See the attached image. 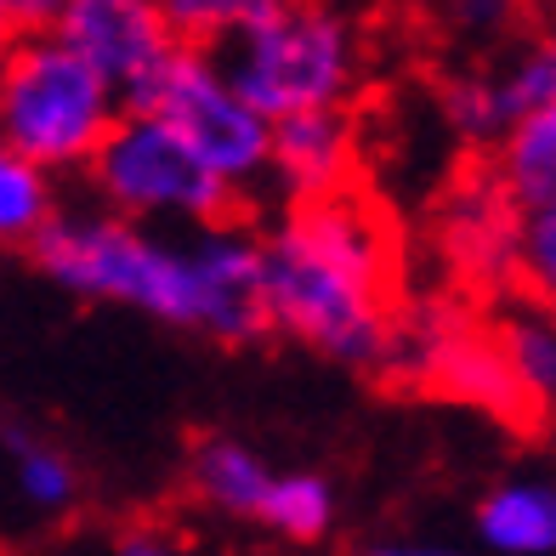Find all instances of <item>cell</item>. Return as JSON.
I'll use <instances>...</instances> for the list:
<instances>
[{
	"label": "cell",
	"instance_id": "cell-1",
	"mask_svg": "<svg viewBox=\"0 0 556 556\" xmlns=\"http://www.w3.org/2000/svg\"><path fill=\"white\" fill-rule=\"evenodd\" d=\"M35 267L74 301L125 307L165 324V330L211 341H256L267 330L262 295V244L233 222L193 227L170 239L148 222L114 216L91 199L80 211H52L29 244Z\"/></svg>",
	"mask_w": 556,
	"mask_h": 556
},
{
	"label": "cell",
	"instance_id": "cell-2",
	"mask_svg": "<svg viewBox=\"0 0 556 556\" xmlns=\"http://www.w3.org/2000/svg\"><path fill=\"white\" fill-rule=\"evenodd\" d=\"M262 244L267 330L346 369H381L397 318V239L364 193L290 199Z\"/></svg>",
	"mask_w": 556,
	"mask_h": 556
},
{
	"label": "cell",
	"instance_id": "cell-3",
	"mask_svg": "<svg viewBox=\"0 0 556 556\" xmlns=\"http://www.w3.org/2000/svg\"><path fill=\"white\" fill-rule=\"evenodd\" d=\"M216 52L267 119L346 109L369 63L364 23L346 0H285Z\"/></svg>",
	"mask_w": 556,
	"mask_h": 556
},
{
	"label": "cell",
	"instance_id": "cell-4",
	"mask_svg": "<svg viewBox=\"0 0 556 556\" xmlns=\"http://www.w3.org/2000/svg\"><path fill=\"white\" fill-rule=\"evenodd\" d=\"M125 114V91L52 29H29L0 52V137L40 170H86Z\"/></svg>",
	"mask_w": 556,
	"mask_h": 556
},
{
	"label": "cell",
	"instance_id": "cell-5",
	"mask_svg": "<svg viewBox=\"0 0 556 556\" xmlns=\"http://www.w3.org/2000/svg\"><path fill=\"white\" fill-rule=\"evenodd\" d=\"M91 199L114 216H131L148 227H211L227 222L239 193L170 131L160 114L131 109L114 119V131L86 165Z\"/></svg>",
	"mask_w": 556,
	"mask_h": 556
},
{
	"label": "cell",
	"instance_id": "cell-6",
	"mask_svg": "<svg viewBox=\"0 0 556 556\" xmlns=\"http://www.w3.org/2000/svg\"><path fill=\"white\" fill-rule=\"evenodd\" d=\"M131 109L160 114L199 160H205L239 199L267 188L273 119L233 86L216 46H176V52L131 91Z\"/></svg>",
	"mask_w": 556,
	"mask_h": 556
},
{
	"label": "cell",
	"instance_id": "cell-7",
	"mask_svg": "<svg viewBox=\"0 0 556 556\" xmlns=\"http://www.w3.org/2000/svg\"><path fill=\"white\" fill-rule=\"evenodd\" d=\"M381 369H397L403 381L432 387V392L466 403V409H483L494 420L534 415L528 397L517 392L511 369H505L494 324H477L460 301H443V295L397 307Z\"/></svg>",
	"mask_w": 556,
	"mask_h": 556
},
{
	"label": "cell",
	"instance_id": "cell-8",
	"mask_svg": "<svg viewBox=\"0 0 556 556\" xmlns=\"http://www.w3.org/2000/svg\"><path fill=\"white\" fill-rule=\"evenodd\" d=\"M517 222H522V205L494 176L454 182L432 211V256L448 285L460 290L517 285Z\"/></svg>",
	"mask_w": 556,
	"mask_h": 556
},
{
	"label": "cell",
	"instance_id": "cell-9",
	"mask_svg": "<svg viewBox=\"0 0 556 556\" xmlns=\"http://www.w3.org/2000/svg\"><path fill=\"white\" fill-rule=\"evenodd\" d=\"M52 35L68 40L97 74H109L125 91V103L182 46L170 29L165 0H58Z\"/></svg>",
	"mask_w": 556,
	"mask_h": 556
},
{
	"label": "cell",
	"instance_id": "cell-10",
	"mask_svg": "<svg viewBox=\"0 0 556 556\" xmlns=\"http://www.w3.org/2000/svg\"><path fill=\"white\" fill-rule=\"evenodd\" d=\"M545 103H556V23L517 40L511 52L494 58L489 68L454 74L438 97L443 125L460 142H494L517 114L545 109Z\"/></svg>",
	"mask_w": 556,
	"mask_h": 556
},
{
	"label": "cell",
	"instance_id": "cell-11",
	"mask_svg": "<svg viewBox=\"0 0 556 556\" xmlns=\"http://www.w3.org/2000/svg\"><path fill=\"white\" fill-rule=\"evenodd\" d=\"M358 165V131L346 109H318V114H290L273 119V165L267 182H278L290 199H318L341 193Z\"/></svg>",
	"mask_w": 556,
	"mask_h": 556
},
{
	"label": "cell",
	"instance_id": "cell-12",
	"mask_svg": "<svg viewBox=\"0 0 556 556\" xmlns=\"http://www.w3.org/2000/svg\"><path fill=\"white\" fill-rule=\"evenodd\" d=\"M477 540L500 556H556V483L505 477L477 500Z\"/></svg>",
	"mask_w": 556,
	"mask_h": 556
},
{
	"label": "cell",
	"instance_id": "cell-13",
	"mask_svg": "<svg viewBox=\"0 0 556 556\" xmlns=\"http://www.w3.org/2000/svg\"><path fill=\"white\" fill-rule=\"evenodd\" d=\"M188 483L211 511L256 522L262 500H267V483H273V466L239 438H199L193 454H188Z\"/></svg>",
	"mask_w": 556,
	"mask_h": 556
},
{
	"label": "cell",
	"instance_id": "cell-14",
	"mask_svg": "<svg viewBox=\"0 0 556 556\" xmlns=\"http://www.w3.org/2000/svg\"><path fill=\"white\" fill-rule=\"evenodd\" d=\"M494 182L511 193L517 205L556 199V103L517 114L494 137Z\"/></svg>",
	"mask_w": 556,
	"mask_h": 556
},
{
	"label": "cell",
	"instance_id": "cell-15",
	"mask_svg": "<svg viewBox=\"0 0 556 556\" xmlns=\"http://www.w3.org/2000/svg\"><path fill=\"white\" fill-rule=\"evenodd\" d=\"M0 448H7V466H12V489L29 511L46 517L68 511L74 494H80V471L52 438L29 432V426H0Z\"/></svg>",
	"mask_w": 556,
	"mask_h": 556
},
{
	"label": "cell",
	"instance_id": "cell-16",
	"mask_svg": "<svg viewBox=\"0 0 556 556\" xmlns=\"http://www.w3.org/2000/svg\"><path fill=\"white\" fill-rule=\"evenodd\" d=\"M505 369H511L517 392L528 397V409H551L556 403V318L545 307H517L494 324Z\"/></svg>",
	"mask_w": 556,
	"mask_h": 556
},
{
	"label": "cell",
	"instance_id": "cell-17",
	"mask_svg": "<svg viewBox=\"0 0 556 556\" xmlns=\"http://www.w3.org/2000/svg\"><path fill=\"white\" fill-rule=\"evenodd\" d=\"M58 211V182L52 170H40L35 160H23L17 148L0 137V244L29 250L35 233Z\"/></svg>",
	"mask_w": 556,
	"mask_h": 556
},
{
	"label": "cell",
	"instance_id": "cell-18",
	"mask_svg": "<svg viewBox=\"0 0 556 556\" xmlns=\"http://www.w3.org/2000/svg\"><path fill=\"white\" fill-rule=\"evenodd\" d=\"M256 522L273 528V534H285V540H301V545L324 540L336 522V489L318 471H273Z\"/></svg>",
	"mask_w": 556,
	"mask_h": 556
},
{
	"label": "cell",
	"instance_id": "cell-19",
	"mask_svg": "<svg viewBox=\"0 0 556 556\" xmlns=\"http://www.w3.org/2000/svg\"><path fill=\"white\" fill-rule=\"evenodd\" d=\"M517 285L522 295L556 318V199L522 205L517 222Z\"/></svg>",
	"mask_w": 556,
	"mask_h": 556
},
{
	"label": "cell",
	"instance_id": "cell-20",
	"mask_svg": "<svg viewBox=\"0 0 556 556\" xmlns=\"http://www.w3.org/2000/svg\"><path fill=\"white\" fill-rule=\"evenodd\" d=\"M273 7H285V0H165L170 29L188 46H227L239 29L267 17Z\"/></svg>",
	"mask_w": 556,
	"mask_h": 556
},
{
	"label": "cell",
	"instance_id": "cell-21",
	"mask_svg": "<svg viewBox=\"0 0 556 556\" xmlns=\"http://www.w3.org/2000/svg\"><path fill=\"white\" fill-rule=\"evenodd\" d=\"M438 7V23L466 40V46H500L517 35V23L528 12V0H432Z\"/></svg>",
	"mask_w": 556,
	"mask_h": 556
},
{
	"label": "cell",
	"instance_id": "cell-22",
	"mask_svg": "<svg viewBox=\"0 0 556 556\" xmlns=\"http://www.w3.org/2000/svg\"><path fill=\"white\" fill-rule=\"evenodd\" d=\"M52 12L58 0H0V52L29 29H52Z\"/></svg>",
	"mask_w": 556,
	"mask_h": 556
},
{
	"label": "cell",
	"instance_id": "cell-23",
	"mask_svg": "<svg viewBox=\"0 0 556 556\" xmlns=\"http://www.w3.org/2000/svg\"><path fill=\"white\" fill-rule=\"evenodd\" d=\"M114 556H188V551H176L170 540H160V534H148V528H137V534H125V540L114 545Z\"/></svg>",
	"mask_w": 556,
	"mask_h": 556
},
{
	"label": "cell",
	"instance_id": "cell-24",
	"mask_svg": "<svg viewBox=\"0 0 556 556\" xmlns=\"http://www.w3.org/2000/svg\"><path fill=\"white\" fill-rule=\"evenodd\" d=\"M369 556H454V551H443V545H375Z\"/></svg>",
	"mask_w": 556,
	"mask_h": 556
},
{
	"label": "cell",
	"instance_id": "cell-25",
	"mask_svg": "<svg viewBox=\"0 0 556 556\" xmlns=\"http://www.w3.org/2000/svg\"><path fill=\"white\" fill-rule=\"evenodd\" d=\"M551 432H556V403H551Z\"/></svg>",
	"mask_w": 556,
	"mask_h": 556
}]
</instances>
